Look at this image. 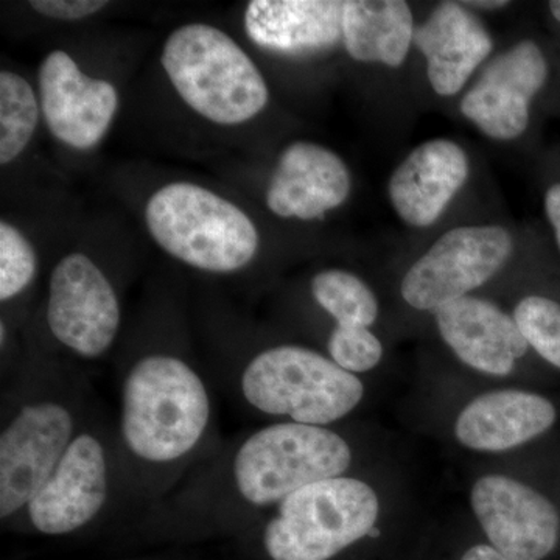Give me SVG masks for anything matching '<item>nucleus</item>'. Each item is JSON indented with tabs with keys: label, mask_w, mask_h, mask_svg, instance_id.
Listing matches in <instances>:
<instances>
[{
	"label": "nucleus",
	"mask_w": 560,
	"mask_h": 560,
	"mask_svg": "<svg viewBox=\"0 0 560 560\" xmlns=\"http://www.w3.org/2000/svg\"><path fill=\"white\" fill-rule=\"evenodd\" d=\"M431 510L408 452L355 474L313 482L271 511L261 530L271 560H335L378 545Z\"/></svg>",
	"instance_id": "obj_1"
},
{
	"label": "nucleus",
	"mask_w": 560,
	"mask_h": 560,
	"mask_svg": "<svg viewBox=\"0 0 560 560\" xmlns=\"http://www.w3.org/2000/svg\"><path fill=\"white\" fill-rule=\"evenodd\" d=\"M405 420L464 463L522 459L559 422L555 400L534 386L480 381L429 366L412 381Z\"/></svg>",
	"instance_id": "obj_2"
},
{
	"label": "nucleus",
	"mask_w": 560,
	"mask_h": 560,
	"mask_svg": "<svg viewBox=\"0 0 560 560\" xmlns=\"http://www.w3.org/2000/svg\"><path fill=\"white\" fill-rule=\"evenodd\" d=\"M404 452L396 434L363 419L331 427L270 422L235 448L228 482L249 510L272 511L305 486L355 474Z\"/></svg>",
	"instance_id": "obj_3"
},
{
	"label": "nucleus",
	"mask_w": 560,
	"mask_h": 560,
	"mask_svg": "<svg viewBox=\"0 0 560 560\" xmlns=\"http://www.w3.org/2000/svg\"><path fill=\"white\" fill-rule=\"evenodd\" d=\"M210 420L208 386L180 357L150 353L121 382V445L147 469H168L190 458L206 440Z\"/></svg>",
	"instance_id": "obj_4"
},
{
	"label": "nucleus",
	"mask_w": 560,
	"mask_h": 560,
	"mask_svg": "<svg viewBox=\"0 0 560 560\" xmlns=\"http://www.w3.org/2000/svg\"><path fill=\"white\" fill-rule=\"evenodd\" d=\"M382 381L342 370L326 352L280 342L260 350L243 368L241 393L271 422L331 427L359 420Z\"/></svg>",
	"instance_id": "obj_5"
},
{
	"label": "nucleus",
	"mask_w": 560,
	"mask_h": 560,
	"mask_svg": "<svg viewBox=\"0 0 560 560\" xmlns=\"http://www.w3.org/2000/svg\"><path fill=\"white\" fill-rule=\"evenodd\" d=\"M161 62L184 103L213 124H245L270 101L259 68L212 25L195 22L176 28L165 40Z\"/></svg>",
	"instance_id": "obj_6"
},
{
	"label": "nucleus",
	"mask_w": 560,
	"mask_h": 560,
	"mask_svg": "<svg viewBox=\"0 0 560 560\" xmlns=\"http://www.w3.org/2000/svg\"><path fill=\"white\" fill-rule=\"evenodd\" d=\"M151 237L165 253L191 268L231 275L259 253L256 224L234 202L198 184L171 183L145 206Z\"/></svg>",
	"instance_id": "obj_7"
},
{
	"label": "nucleus",
	"mask_w": 560,
	"mask_h": 560,
	"mask_svg": "<svg viewBox=\"0 0 560 560\" xmlns=\"http://www.w3.org/2000/svg\"><path fill=\"white\" fill-rule=\"evenodd\" d=\"M464 499L482 539L508 560H545L558 550V501L517 459L467 463Z\"/></svg>",
	"instance_id": "obj_8"
},
{
	"label": "nucleus",
	"mask_w": 560,
	"mask_h": 560,
	"mask_svg": "<svg viewBox=\"0 0 560 560\" xmlns=\"http://www.w3.org/2000/svg\"><path fill=\"white\" fill-rule=\"evenodd\" d=\"M514 243L501 226H463L448 231L408 268L399 283L400 300L412 312L433 315L475 291L510 261Z\"/></svg>",
	"instance_id": "obj_9"
},
{
	"label": "nucleus",
	"mask_w": 560,
	"mask_h": 560,
	"mask_svg": "<svg viewBox=\"0 0 560 560\" xmlns=\"http://www.w3.org/2000/svg\"><path fill=\"white\" fill-rule=\"evenodd\" d=\"M81 430L68 400L39 397L22 404L0 433V518L22 514L46 486Z\"/></svg>",
	"instance_id": "obj_10"
},
{
	"label": "nucleus",
	"mask_w": 560,
	"mask_h": 560,
	"mask_svg": "<svg viewBox=\"0 0 560 560\" xmlns=\"http://www.w3.org/2000/svg\"><path fill=\"white\" fill-rule=\"evenodd\" d=\"M456 371L480 381L530 386L526 361L534 355L512 313L488 298L466 296L431 315Z\"/></svg>",
	"instance_id": "obj_11"
},
{
	"label": "nucleus",
	"mask_w": 560,
	"mask_h": 560,
	"mask_svg": "<svg viewBox=\"0 0 560 560\" xmlns=\"http://www.w3.org/2000/svg\"><path fill=\"white\" fill-rule=\"evenodd\" d=\"M46 320L55 340L80 359H101L116 341L121 323L119 298L86 254H69L55 265Z\"/></svg>",
	"instance_id": "obj_12"
},
{
	"label": "nucleus",
	"mask_w": 560,
	"mask_h": 560,
	"mask_svg": "<svg viewBox=\"0 0 560 560\" xmlns=\"http://www.w3.org/2000/svg\"><path fill=\"white\" fill-rule=\"evenodd\" d=\"M108 445L94 430H80L57 470L22 514L44 536H65L90 525L109 499Z\"/></svg>",
	"instance_id": "obj_13"
},
{
	"label": "nucleus",
	"mask_w": 560,
	"mask_h": 560,
	"mask_svg": "<svg viewBox=\"0 0 560 560\" xmlns=\"http://www.w3.org/2000/svg\"><path fill=\"white\" fill-rule=\"evenodd\" d=\"M40 113L54 138L90 150L108 132L119 94L109 81L81 72L69 54L54 50L39 69Z\"/></svg>",
	"instance_id": "obj_14"
},
{
	"label": "nucleus",
	"mask_w": 560,
	"mask_h": 560,
	"mask_svg": "<svg viewBox=\"0 0 560 560\" xmlns=\"http://www.w3.org/2000/svg\"><path fill=\"white\" fill-rule=\"evenodd\" d=\"M548 65L533 40L499 55L464 95L460 113L488 138L517 139L528 128L529 106L544 88Z\"/></svg>",
	"instance_id": "obj_15"
},
{
	"label": "nucleus",
	"mask_w": 560,
	"mask_h": 560,
	"mask_svg": "<svg viewBox=\"0 0 560 560\" xmlns=\"http://www.w3.org/2000/svg\"><path fill=\"white\" fill-rule=\"evenodd\" d=\"M352 178L337 153L313 142L282 151L267 190V206L282 219L318 220L348 200Z\"/></svg>",
	"instance_id": "obj_16"
},
{
	"label": "nucleus",
	"mask_w": 560,
	"mask_h": 560,
	"mask_svg": "<svg viewBox=\"0 0 560 560\" xmlns=\"http://www.w3.org/2000/svg\"><path fill=\"white\" fill-rule=\"evenodd\" d=\"M467 178L466 151L452 140H429L412 150L390 176V205L410 226H431Z\"/></svg>",
	"instance_id": "obj_17"
},
{
	"label": "nucleus",
	"mask_w": 560,
	"mask_h": 560,
	"mask_svg": "<svg viewBox=\"0 0 560 560\" xmlns=\"http://www.w3.org/2000/svg\"><path fill=\"white\" fill-rule=\"evenodd\" d=\"M427 60L431 88L444 97L458 94L493 49L485 25L460 3H441L415 32Z\"/></svg>",
	"instance_id": "obj_18"
},
{
	"label": "nucleus",
	"mask_w": 560,
	"mask_h": 560,
	"mask_svg": "<svg viewBox=\"0 0 560 560\" xmlns=\"http://www.w3.org/2000/svg\"><path fill=\"white\" fill-rule=\"evenodd\" d=\"M345 2L337 0H253L245 28L261 49L304 54L329 49L342 36Z\"/></svg>",
	"instance_id": "obj_19"
},
{
	"label": "nucleus",
	"mask_w": 560,
	"mask_h": 560,
	"mask_svg": "<svg viewBox=\"0 0 560 560\" xmlns=\"http://www.w3.org/2000/svg\"><path fill=\"white\" fill-rule=\"evenodd\" d=\"M410 5L401 0H349L342 11V39L355 61L399 68L415 43Z\"/></svg>",
	"instance_id": "obj_20"
},
{
	"label": "nucleus",
	"mask_w": 560,
	"mask_h": 560,
	"mask_svg": "<svg viewBox=\"0 0 560 560\" xmlns=\"http://www.w3.org/2000/svg\"><path fill=\"white\" fill-rule=\"evenodd\" d=\"M313 300L334 319L331 330L374 329L381 301L366 280L353 272L330 268L312 279Z\"/></svg>",
	"instance_id": "obj_21"
},
{
	"label": "nucleus",
	"mask_w": 560,
	"mask_h": 560,
	"mask_svg": "<svg viewBox=\"0 0 560 560\" xmlns=\"http://www.w3.org/2000/svg\"><path fill=\"white\" fill-rule=\"evenodd\" d=\"M39 121V105L31 83L10 70L0 72V164L27 149Z\"/></svg>",
	"instance_id": "obj_22"
},
{
	"label": "nucleus",
	"mask_w": 560,
	"mask_h": 560,
	"mask_svg": "<svg viewBox=\"0 0 560 560\" xmlns=\"http://www.w3.org/2000/svg\"><path fill=\"white\" fill-rule=\"evenodd\" d=\"M511 313L534 355L560 372V302L528 294L517 301Z\"/></svg>",
	"instance_id": "obj_23"
},
{
	"label": "nucleus",
	"mask_w": 560,
	"mask_h": 560,
	"mask_svg": "<svg viewBox=\"0 0 560 560\" xmlns=\"http://www.w3.org/2000/svg\"><path fill=\"white\" fill-rule=\"evenodd\" d=\"M38 260L32 243L9 221H0V301L9 302L28 289Z\"/></svg>",
	"instance_id": "obj_24"
},
{
	"label": "nucleus",
	"mask_w": 560,
	"mask_h": 560,
	"mask_svg": "<svg viewBox=\"0 0 560 560\" xmlns=\"http://www.w3.org/2000/svg\"><path fill=\"white\" fill-rule=\"evenodd\" d=\"M105 0H33L31 7L43 16L57 21H81L105 9Z\"/></svg>",
	"instance_id": "obj_25"
},
{
	"label": "nucleus",
	"mask_w": 560,
	"mask_h": 560,
	"mask_svg": "<svg viewBox=\"0 0 560 560\" xmlns=\"http://www.w3.org/2000/svg\"><path fill=\"white\" fill-rule=\"evenodd\" d=\"M456 560H508L503 555H500L495 548L490 547L488 541L485 539L478 541H471L466 545L463 551Z\"/></svg>",
	"instance_id": "obj_26"
},
{
	"label": "nucleus",
	"mask_w": 560,
	"mask_h": 560,
	"mask_svg": "<svg viewBox=\"0 0 560 560\" xmlns=\"http://www.w3.org/2000/svg\"><path fill=\"white\" fill-rule=\"evenodd\" d=\"M545 210H547L548 220H550L552 230H555L556 241L560 249V183L550 187L545 195Z\"/></svg>",
	"instance_id": "obj_27"
},
{
	"label": "nucleus",
	"mask_w": 560,
	"mask_h": 560,
	"mask_svg": "<svg viewBox=\"0 0 560 560\" xmlns=\"http://www.w3.org/2000/svg\"><path fill=\"white\" fill-rule=\"evenodd\" d=\"M469 7H480V9H500L506 7L508 2H467Z\"/></svg>",
	"instance_id": "obj_28"
},
{
	"label": "nucleus",
	"mask_w": 560,
	"mask_h": 560,
	"mask_svg": "<svg viewBox=\"0 0 560 560\" xmlns=\"http://www.w3.org/2000/svg\"><path fill=\"white\" fill-rule=\"evenodd\" d=\"M550 10L552 16L556 18L560 22V0H556V2H550Z\"/></svg>",
	"instance_id": "obj_29"
}]
</instances>
